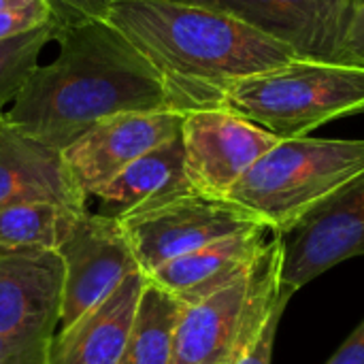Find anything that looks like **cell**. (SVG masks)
I'll return each instance as SVG.
<instances>
[{
	"label": "cell",
	"instance_id": "ffe728a7",
	"mask_svg": "<svg viewBox=\"0 0 364 364\" xmlns=\"http://www.w3.org/2000/svg\"><path fill=\"white\" fill-rule=\"evenodd\" d=\"M51 21H53V11H51L49 2H45V0L30 4V6H21V9L0 11V41L19 36L23 32L36 30Z\"/></svg>",
	"mask_w": 364,
	"mask_h": 364
},
{
	"label": "cell",
	"instance_id": "8992f818",
	"mask_svg": "<svg viewBox=\"0 0 364 364\" xmlns=\"http://www.w3.org/2000/svg\"><path fill=\"white\" fill-rule=\"evenodd\" d=\"M143 275L230 235L267 228L228 198L198 192L175 194L117 215Z\"/></svg>",
	"mask_w": 364,
	"mask_h": 364
},
{
	"label": "cell",
	"instance_id": "7c38bea8",
	"mask_svg": "<svg viewBox=\"0 0 364 364\" xmlns=\"http://www.w3.org/2000/svg\"><path fill=\"white\" fill-rule=\"evenodd\" d=\"M181 124L183 115L177 111L111 115L83 132L62 156L75 183L90 198L134 160L179 136Z\"/></svg>",
	"mask_w": 364,
	"mask_h": 364
},
{
	"label": "cell",
	"instance_id": "5bb4252c",
	"mask_svg": "<svg viewBox=\"0 0 364 364\" xmlns=\"http://www.w3.org/2000/svg\"><path fill=\"white\" fill-rule=\"evenodd\" d=\"M267 232L269 228H254L230 235L192 254L175 258L145 277L154 286L179 299L183 305H196L228 288L258 262L271 243L267 241Z\"/></svg>",
	"mask_w": 364,
	"mask_h": 364
},
{
	"label": "cell",
	"instance_id": "e0dca14e",
	"mask_svg": "<svg viewBox=\"0 0 364 364\" xmlns=\"http://www.w3.org/2000/svg\"><path fill=\"white\" fill-rule=\"evenodd\" d=\"M183 303L145 277V288L132 320L119 364H171Z\"/></svg>",
	"mask_w": 364,
	"mask_h": 364
},
{
	"label": "cell",
	"instance_id": "5b68a950",
	"mask_svg": "<svg viewBox=\"0 0 364 364\" xmlns=\"http://www.w3.org/2000/svg\"><path fill=\"white\" fill-rule=\"evenodd\" d=\"M282 241L273 235L258 262L218 294L186 305L171 364H239L282 299Z\"/></svg>",
	"mask_w": 364,
	"mask_h": 364
},
{
	"label": "cell",
	"instance_id": "ba28073f",
	"mask_svg": "<svg viewBox=\"0 0 364 364\" xmlns=\"http://www.w3.org/2000/svg\"><path fill=\"white\" fill-rule=\"evenodd\" d=\"M282 284L294 292L333 267L364 256V171L279 235Z\"/></svg>",
	"mask_w": 364,
	"mask_h": 364
},
{
	"label": "cell",
	"instance_id": "7a4b0ae2",
	"mask_svg": "<svg viewBox=\"0 0 364 364\" xmlns=\"http://www.w3.org/2000/svg\"><path fill=\"white\" fill-rule=\"evenodd\" d=\"M105 19L149 60L181 115L224 107L232 83L301 58L228 13L183 0H111Z\"/></svg>",
	"mask_w": 364,
	"mask_h": 364
},
{
	"label": "cell",
	"instance_id": "277c9868",
	"mask_svg": "<svg viewBox=\"0 0 364 364\" xmlns=\"http://www.w3.org/2000/svg\"><path fill=\"white\" fill-rule=\"evenodd\" d=\"M224 107L279 139L364 111V64L296 58L232 83Z\"/></svg>",
	"mask_w": 364,
	"mask_h": 364
},
{
	"label": "cell",
	"instance_id": "603a6c76",
	"mask_svg": "<svg viewBox=\"0 0 364 364\" xmlns=\"http://www.w3.org/2000/svg\"><path fill=\"white\" fill-rule=\"evenodd\" d=\"M51 343H26L0 335V364H49Z\"/></svg>",
	"mask_w": 364,
	"mask_h": 364
},
{
	"label": "cell",
	"instance_id": "83f0119b",
	"mask_svg": "<svg viewBox=\"0 0 364 364\" xmlns=\"http://www.w3.org/2000/svg\"><path fill=\"white\" fill-rule=\"evenodd\" d=\"M360 2H363V0H360Z\"/></svg>",
	"mask_w": 364,
	"mask_h": 364
},
{
	"label": "cell",
	"instance_id": "d6986e66",
	"mask_svg": "<svg viewBox=\"0 0 364 364\" xmlns=\"http://www.w3.org/2000/svg\"><path fill=\"white\" fill-rule=\"evenodd\" d=\"M58 23L51 21L36 30L0 41V117L26 87L32 73L41 66L43 49L55 41Z\"/></svg>",
	"mask_w": 364,
	"mask_h": 364
},
{
	"label": "cell",
	"instance_id": "3957f363",
	"mask_svg": "<svg viewBox=\"0 0 364 364\" xmlns=\"http://www.w3.org/2000/svg\"><path fill=\"white\" fill-rule=\"evenodd\" d=\"M363 171L364 139H282L226 198L284 235Z\"/></svg>",
	"mask_w": 364,
	"mask_h": 364
},
{
	"label": "cell",
	"instance_id": "7402d4cb",
	"mask_svg": "<svg viewBox=\"0 0 364 364\" xmlns=\"http://www.w3.org/2000/svg\"><path fill=\"white\" fill-rule=\"evenodd\" d=\"M53 11V21L60 28L77 26L87 19L105 17L111 0H47Z\"/></svg>",
	"mask_w": 364,
	"mask_h": 364
},
{
	"label": "cell",
	"instance_id": "44dd1931",
	"mask_svg": "<svg viewBox=\"0 0 364 364\" xmlns=\"http://www.w3.org/2000/svg\"><path fill=\"white\" fill-rule=\"evenodd\" d=\"M284 286V284H282ZM294 296V290L284 286V292H282V299L277 301L275 309L271 311L264 328L260 331L258 339L254 341V346L250 348V352L243 356V360L239 364H271L273 360V343H275V337H277V328H279V320L290 303V299Z\"/></svg>",
	"mask_w": 364,
	"mask_h": 364
},
{
	"label": "cell",
	"instance_id": "8fae6325",
	"mask_svg": "<svg viewBox=\"0 0 364 364\" xmlns=\"http://www.w3.org/2000/svg\"><path fill=\"white\" fill-rule=\"evenodd\" d=\"M64 294V262L55 250H0V335L53 343Z\"/></svg>",
	"mask_w": 364,
	"mask_h": 364
},
{
	"label": "cell",
	"instance_id": "cb8c5ba5",
	"mask_svg": "<svg viewBox=\"0 0 364 364\" xmlns=\"http://www.w3.org/2000/svg\"><path fill=\"white\" fill-rule=\"evenodd\" d=\"M326 364H364V320Z\"/></svg>",
	"mask_w": 364,
	"mask_h": 364
},
{
	"label": "cell",
	"instance_id": "30bf717a",
	"mask_svg": "<svg viewBox=\"0 0 364 364\" xmlns=\"http://www.w3.org/2000/svg\"><path fill=\"white\" fill-rule=\"evenodd\" d=\"M228 13L307 60L350 62L348 32L360 0H183ZM354 64V62H352Z\"/></svg>",
	"mask_w": 364,
	"mask_h": 364
},
{
	"label": "cell",
	"instance_id": "484cf974",
	"mask_svg": "<svg viewBox=\"0 0 364 364\" xmlns=\"http://www.w3.org/2000/svg\"><path fill=\"white\" fill-rule=\"evenodd\" d=\"M43 0H0V11H9V9H21V6H30ZM47 2V0H45Z\"/></svg>",
	"mask_w": 364,
	"mask_h": 364
},
{
	"label": "cell",
	"instance_id": "9c48e42d",
	"mask_svg": "<svg viewBox=\"0 0 364 364\" xmlns=\"http://www.w3.org/2000/svg\"><path fill=\"white\" fill-rule=\"evenodd\" d=\"M64 294L58 333L102 305L130 275L141 273L117 218L83 213L60 245Z\"/></svg>",
	"mask_w": 364,
	"mask_h": 364
},
{
	"label": "cell",
	"instance_id": "6da1fadb",
	"mask_svg": "<svg viewBox=\"0 0 364 364\" xmlns=\"http://www.w3.org/2000/svg\"><path fill=\"white\" fill-rule=\"evenodd\" d=\"M55 43L4 113L28 136L64 151L111 115L173 111L158 70L105 17L58 28Z\"/></svg>",
	"mask_w": 364,
	"mask_h": 364
},
{
	"label": "cell",
	"instance_id": "d4e9b609",
	"mask_svg": "<svg viewBox=\"0 0 364 364\" xmlns=\"http://www.w3.org/2000/svg\"><path fill=\"white\" fill-rule=\"evenodd\" d=\"M348 55L350 62L354 64H364V4L358 2L354 17H352V26L348 32Z\"/></svg>",
	"mask_w": 364,
	"mask_h": 364
},
{
	"label": "cell",
	"instance_id": "4316f807",
	"mask_svg": "<svg viewBox=\"0 0 364 364\" xmlns=\"http://www.w3.org/2000/svg\"><path fill=\"white\" fill-rule=\"evenodd\" d=\"M363 4H364V0H363Z\"/></svg>",
	"mask_w": 364,
	"mask_h": 364
},
{
	"label": "cell",
	"instance_id": "9a60e30c",
	"mask_svg": "<svg viewBox=\"0 0 364 364\" xmlns=\"http://www.w3.org/2000/svg\"><path fill=\"white\" fill-rule=\"evenodd\" d=\"M143 288L145 275H130L102 305L68 331L58 333L49 364H119Z\"/></svg>",
	"mask_w": 364,
	"mask_h": 364
},
{
	"label": "cell",
	"instance_id": "4fadbf2b",
	"mask_svg": "<svg viewBox=\"0 0 364 364\" xmlns=\"http://www.w3.org/2000/svg\"><path fill=\"white\" fill-rule=\"evenodd\" d=\"M23 203H55L87 209L62 151L28 136L0 117V209Z\"/></svg>",
	"mask_w": 364,
	"mask_h": 364
},
{
	"label": "cell",
	"instance_id": "2e32d148",
	"mask_svg": "<svg viewBox=\"0 0 364 364\" xmlns=\"http://www.w3.org/2000/svg\"><path fill=\"white\" fill-rule=\"evenodd\" d=\"M183 192H192V186L186 175V151L179 134L134 160L94 196L117 218L141 205Z\"/></svg>",
	"mask_w": 364,
	"mask_h": 364
},
{
	"label": "cell",
	"instance_id": "ac0fdd59",
	"mask_svg": "<svg viewBox=\"0 0 364 364\" xmlns=\"http://www.w3.org/2000/svg\"><path fill=\"white\" fill-rule=\"evenodd\" d=\"M87 209L23 203L0 209V250H60Z\"/></svg>",
	"mask_w": 364,
	"mask_h": 364
},
{
	"label": "cell",
	"instance_id": "52a82bcc",
	"mask_svg": "<svg viewBox=\"0 0 364 364\" xmlns=\"http://www.w3.org/2000/svg\"><path fill=\"white\" fill-rule=\"evenodd\" d=\"M186 175L194 192L226 198L241 177L282 139L228 107L183 115Z\"/></svg>",
	"mask_w": 364,
	"mask_h": 364
}]
</instances>
